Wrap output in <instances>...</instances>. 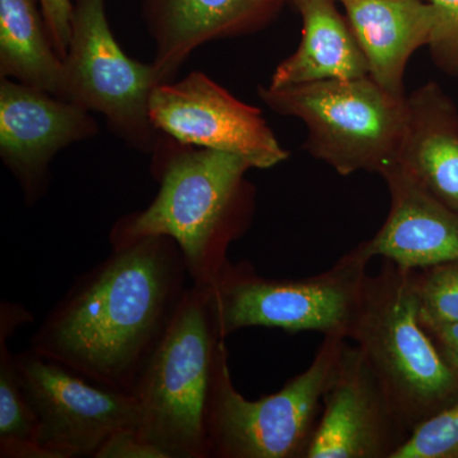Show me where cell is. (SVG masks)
Wrapping results in <instances>:
<instances>
[{
	"label": "cell",
	"instance_id": "obj_20",
	"mask_svg": "<svg viewBox=\"0 0 458 458\" xmlns=\"http://www.w3.org/2000/svg\"><path fill=\"white\" fill-rule=\"evenodd\" d=\"M421 324L458 322V262L411 270Z\"/></svg>",
	"mask_w": 458,
	"mask_h": 458
},
{
	"label": "cell",
	"instance_id": "obj_19",
	"mask_svg": "<svg viewBox=\"0 0 458 458\" xmlns=\"http://www.w3.org/2000/svg\"><path fill=\"white\" fill-rule=\"evenodd\" d=\"M31 315L16 303H0V457L49 458L38 443V420L21 382L9 337Z\"/></svg>",
	"mask_w": 458,
	"mask_h": 458
},
{
	"label": "cell",
	"instance_id": "obj_21",
	"mask_svg": "<svg viewBox=\"0 0 458 458\" xmlns=\"http://www.w3.org/2000/svg\"><path fill=\"white\" fill-rule=\"evenodd\" d=\"M393 458H458V403L414 428Z\"/></svg>",
	"mask_w": 458,
	"mask_h": 458
},
{
	"label": "cell",
	"instance_id": "obj_18",
	"mask_svg": "<svg viewBox=\"0 0 458 458\" xmlns=\"http://www.w3.org/2000/svg\"><path fill=\"white\" fill-rule=\"evenodd\" d=\"M0 78L62 98L64 60L54 47L38 0H0Z\"/></svg>",
	"mask_w": 458,
	"mask_h": 458
},
{
	"label": "cell",
	"instance_id": "obj_1",
	"mask_svg": "<svg viewBox=\"0 0 458 458\" xmlns=\"http://www.w3.org/2000/svg\"><path fill=\"white\" fill-rule=\"evenodd\" d=\"M191 284L171 238L114 247L78 276L42 321L31 348L95 384L131 394Z\"/></svg>",
	"mask_w": 458,
	"mask_h": 458
},
{
	"label": "cell",
	"instance_id": "obj_9",
	"mask_svg": "<svg viewBox=\"0 0 458 458\" xmlns=\"http://www.w3.org/2000/svg\"><path fill=\"white\" fill-rule=\"evenodd\" d=\"M16 363L49 458H95L117 430L137 429L131 394L95 384L32 348L18 352Z\"/></svg>",
	"mask_w": 458,
	"mask_h": 458
},
{
	"label": "cell",
	"instance_id": "obj_16",
	"mask_svg": "<svg viewBox=\"0 0 458 458\" xmlns=\"http://www.w3.org/2000/svg\"><path fill=\"white\" fill-rule=\"evenodd\" d=\"M397 165L430 195L458 210V107L434 81L408 95Z\"/></svg>",
	"mask_w": 458,
	"mask_h": 458
},
{
	"label": "cell",
	"instance_id": "obj_24",
	"mask_svg": "<svg viewBox=\"0 0 458 458\" xmlns=\"http://www.w3.org/2000/svg\"><path fill=\"white\" fill-rule=\"evenodd\" d=\"M45 23L56 53L63 60L69 49L72 35L73 0H38Z\"/></svg>",
	"mask_w": 458,
	"mask_h": 458
},
{
	"label": "cell",
	"instance_id": "obj_23",
	"mask_svg": "<svg viewBox=\"0 0 458 458\" xmlns=\"http://www.w3.org/2000/svg\"><path fill=\"white\" fill-rule=\"evenodd\" d=\"M95 458H167L161 450L141 438L132 428L117 430L98 448Z\"/></svg>",
	"mask_w": 458,
	"mask_h": 458
},
{
	"label": "cell",
	"instance_id": "obj_25",
	"mask_svg": "<svg viewBox=\"0 0 458 458\" xmlns=\"http://www.w3.org/2000/svg\"><path fill=\"white\" fill-rule=\"evenodd\" d=\"M423 327L458 378V322H436Z\"/></svg>",
	"mask_w": 458,
	"mask_h": 458
},
{
	"label": "cell",
	"instance_id": "obj_8",
	"mask_svg": "<svg viewBox=\"0 0 458 458\" xmlns=\"http://www.w3.org/2000/svg\"><path fill=\"white\" fill-rule=\"evenodd\" d=\"M62 98L102 114L128 147L150 155L159 131L149 116L153 90L162 84L153 63L132 59L114 38L106 0H73Z\"/></svg>",
	"mask_w": 458,
	"mask_h": 458
},
{
	"label": "cell",
	"instance_id": "obj_3",
	"mask_svg": "<svg viewBox=\"0 0 458 458\" xmlns=\"http://www.w3.org/2000/svg\"><path fill=\"white\" fill-rule=\"evenodd\" d=\"M222 342L207 289L191 284L131 393L135 430L167 458H210L208 406Z\"/></svg>",
	"mask_w": 458,
	"mask_h": 458
},
{
	"label": "cell",
	"instance_id": "obj_4",
	"mask_svg": "<svg viewBox=\"0 0 458 458\" xmlns=\"http://www.w3.org/2000/svg\"><path fill=\"white\" fill-rule=\"evenodd\" d=\"M351 339L410 433L458 403V378L419 319L411 270L384 259L369 276Z\"/></svg>",
	"mask_w": 458,
	"mask_h": 458
},
{
	"label": "cell",
	"instance_id": "obj_13",
	"mask_svg": "<svg viewBox=\"0 0 458 458\" xmlns=\"http://www.w3.org/2000/svg\"><path fill=\"white\" fill-rule=\"evenodd\" d=\"M288 0H143L141 16L155 41L153 65L162 83L174 82L181 66L208 42L264 31Z\"/></svg>",
	"mask_w": 458,
	"mask_h": 458
},
{
	"label": "cell",
	"instance_id": "obj_5",
	"mask_svg": "<svg viewBox=\"0 0 458 458\" xmlns=\"http://www.w3.org/2000/svg\"><path fill=\"white\" fill-rule=\"evenodd\" d=\"M258 95L274 113L301 120L307 128L303 149L340 176L381 174L397 162L408 95L388 92L369 75L282 89L260 86Z\"/></svg>",
	"mask_w": 458,
	"mask_h": 458
},
{
	"label": "cell",
	"instance_id": "obj_17",
	"mask_svg": "<svg viewBox=\"0 0 458 458\" xmlns=\"http://www.w3.org/2000/svg\"><path fill=\"white\" fill-rule=\"evenodd\" d=\"M336 3L337 0L292 3L302 18V38L297 50L276 66L267 86L282 89L369 75L366 56Z\"/></svg>",
	"mask_w": 458,
	"mask_h": 458
},
{
	"label": "cell",
	"instance_id": "obj_26",
	"mask_svg": "<svg viewBox=\"0 0 458 458\" xmlns=\"http://www.w3.org/2000/svg\"><path fill=\"white\" fill-rule=\"evenodd\" d=\"M293 2H295V0H288V4H292Z\"/></svg>",
	"mask_w": 458,
	"mask_h": 458
},
{
	"label": "cell",
	"instance_id": "obj_15",
	"mask_svg": "<svg viewBox=\"0 0 458 458\" xmlns=\"http://www.w3.org/2000/svg\"><path fill=\"white\" fill-rule=\"evenodd\" d=\"M360 44L369 77L394 95L405 98L410 57L428 47L433 12L428 0H337Z\"/></svg>",
	"mask_w": 458,
	"mask_h": 458
},
{
	"label": "cell",
	"instance_id": "obj_12",
	"mask_svg": "<svg viewBox=\"0 0 458 458\" xmlns=\"http://www.w3.org/2000/svg\"><path fill=\"white\" fill-rule=\"evenodd\" d=\"M98 131L83 107L9 78L0 80V157L27 205L38 203L47 192L57 153Z\"/></svg>",
	"mask_w": 458,
	"mask_h": 458
},
{
	"label": "cell",
	"instance_id": "obj_14",
	"mask_svg": "<svg viewBox=\"0 0 458 458\" xmlns=\"http://www.w3.org/2000/svg\"><path fill=\"white\" fill-rule=\"evenodd\" d=\"M379 176L390 192V212L378 232L360 242L370 258L410 270L458 262V210L430 195L397 162Z\"/></svg>",
	"mask_w": 458,
	"mask_h": 458
},
{
	"label": "cell",
	"instance_id": "obj_6",
	"mask_svg": "<svg viewBox=\"0 0 458 458\" xmlns=\"http://www.w3.org/2000/svg\"><path fill=\"white\" fill-rule=\"evenodd\" d=\"M370 260L360 243L330 269L303 279L265 278L250 262H231L205 288L216 330L223 339L255 327L351 339Z\"/></svg>",
	"mask_w": 458,
	"mask_h": 458
},
{
	"label": "cell",
	"instance_id": "obj_7",
	"mask_svg": "<svg viewBox=\"0 0 458 458\" xmlns=\"http://www.w3.org/2000/svg\"><path fill=\"white\" fill-rule=\"evenodd\" d=\"M345 345V337L325 336L309 369L278 393L247 400L234 387L222 342L208 406L210 458H307L325 391Z\"/></svg>",
	"mask_w": 458,
	"mask_h": 458
},
{
	"label": "cell",
	"instance_id": "obj_11",
	"mask_svg": "<svg viewBox=\"0 0 458 458\" xmlns=\"http://www.w3.org/2000/svg\"><path fill=\"white\" fill-rule=\"evenodd\" d=\"M409 434L363 352L346 343L307 458H393Z\"/></svg>",
	"mask_w": 458,
	"mask_h": 458
},
{
	"label": "cell",
	"instance_id": "obj_10",
	"mask_svg": "<svg viewBox=\"0 0 458 458\" xmlns=\"http://www.w3.org/2000/svg\"><path fill=\"white\" fill-rule=\"evenodd\" d=\"M149 116L157 131L181 143L241 157L258 170L289 157L260 108L234 98L203 72L157 86Z\"/></svg>",
	"mask_w": 458,
	"mask_h": 458
},
{
	"label": "cell",
	"instance_id": "obj_2",
	"mask_svg": "<svg viewBox=\"0 0 458 458\" xmlns=\"http://www.w3.org/2000/svg\"><path fill=\"white\" fill-rule=\"evenodd\" d=\"M150 174L159 190L152 203L117 219L111 249L165 236L180 247L194 285L208 288L231 264L229 249L251 227L256 189L252 165L241 157L189 146L159 131Z\"/></svg>",
	"mask_w": 458,
	"mask_h": 458
},
{
	"label": "cell",
	"instance_id": "obj_22",
	"mask_svg": "<svg viewBox=\"0 0 458 458\" xmlns=\"http://www.w3.org/2000/svg\"><path fill=\"white\" fill-rule=\"evenodd\" d=\"M433 31L428 49L433 64L448 77L458 78V0H428Z\"/></svg>",
	"mask_w": 458,
	"mask_h": 458
}]
</instances>
